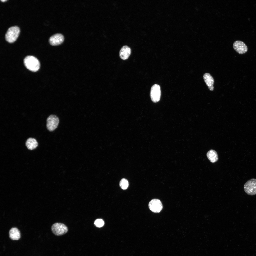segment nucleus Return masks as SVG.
<instances>
[{
	"instance_id": "obj_1",
	"label": "nucleus",
	"mask_w": 256,
	"mask_h": 256,
	"mask_svg": "<svg viewBox=\"0 0 256 256\" xmlns=\"http://www.w3.org/2000/svg\"><path fill=\"white\" fill-rule=\"evenodd\" d=\"M24 62L26 68L29 70L36 72L39 69L40 62L36 57L32 56H28L24 59Z\"/></svg>"
},
{
	"instance_id": "obj_2",
	"label": "nucleus",
	"mask_w": 256,
	"mask_h": 256,
	"mask_svg": "<svg viewBox=\"0 0 256 256\" xmlns=\"http://www.w3.org/2000/svg\"><path fill=\"white\" fill-rule=\"evenodd\" d=\"M20 30L17 26H12L8 28L5 35L6 41L9 43L14 42L18 36Z\"/></svg>"
},
{
	"instance_id": "obj_3",
	"label": "nucleus",
	"mask_w": 256,
	"mask_h": 256,
	"mask_svg": "<svg viewBox=\"0 0 256 256\" xmlns=\"http://www.w3.org/2000/svg\"><path fill=\"white\" fill-rule=\"evenodd\" d=\"M53 233L56 236H61L66 234L68 232V228L64 224L56 223L53 224L51 228Z\"/></svg>"
},
{
	"instance_id": "obj_4",
	"label": "nucleus",
	"mask_w": 256,
	"mask_h": 256,
	"mask_svg": "<svg viewBox=\"0 0 256 256\" xmlns=\"http://www.w3.org/2000/svg\"><path fill=\"white\" fill-rule=\"evenodd\" d=\"M245 192L250 195L256 194V179L252 178L247 181L244 184Z\"/></svg>"
},
{
	"instance_id": "obj_5",
	"label": "nucleus",
	"mask_w": 256,
	"mask_h": 256,
	"mask_svg": "<svg viewBox=\"0 0 256 256\" xmlns=\"http://www.w3.org/2000/svg\"><path fill=\"white\" fill-rule=\"evenodd\" d=\"M46 127L50 131L54 130L57 127L59 120L58 118L55 115H51L47 118L46 121Z\"/></svg>"
},
{
	"instance_id": "obj_6",
	"label": "nucleus",
	"mask_w": 256,
	"mask_h": 256,
	"mask_svg": "<svg viewBox=\"0 0 256 256\" xmlns=\"http://www.w3.org/2000/svg\"><path fill=\"white\" fill-rule=\"evenodd\" d=\"M161 96V91L160 86L155 84L152 87L150 91V96L152 101L154 102H158Z\"/></svg>"
},
{
	"instance_id": "obj_7",
	"label": "nucleus",
	"mask_w": 256,
	"mask_h": 256,
	"mask_svg": "<svg viewBox=\"0 0 256 256\" xmlns=\"http://www.w3.org/2000/svg\"><path fill=\"white\" fill-rule=\"evenodd\" d=\"M148 206L152 212L157 213L160 212L163 208L161 201L157 199H153L149 202Z\"/></svg>"
},
{
	"instance_id": "obj_8",
	"label": "nucleus",
	"mask_w": 256,
	"mask_h": 256,
	"mask_svg": "<svg viewBox=\"0 0 256 256\" xmlns=\"http://www.w3.org/2000/svg\"><path fill=\"white\" fill-rule=\"evenodd\" d=\"M233 48L235 51L239 54L245 53L248 50V48L243 42L237 40L235 41L233 44Z\"/></svg>"
},
{
	"instance_id": "obj_9",
	"label": "nucleus",
	"mask_w": 256,
	"mask_h": 256,
	"mask_svg": "<svg viewBox=\"0 0 256 256\" xmlns=\"http://www.w3.org/2000/svg\"><path fill=\"white\" fill-rule=\"evenodd\" d=\"M64 40V37L62 34L59 33L55 34L51 36L49 38L50 44L53 46H56L61 43Z\"/></svg>"
},
{
	"instance_id": "obj_10",
	"label": "nucleus",
	"mask_w": 256,
	"mask_h": 256,
	"mask_svg": "<svg viewBox=\"0 0 256 256\" xmlns=\"http://www.w3.org/2000/svg\"><path fill=\"white\" fill-rule=\"evenodd\" d=\"M131 53V50L130 47L125 45L123 46L119 52V56L123 60L127 59L130 56Z\"/></svg>"
},
{
	"instance_id": "obj_11",
	"label": "nucleus",
	"mask_w": 256,
	"mask_h": 256,
	"mask_svg": "<svg viewBox=\"0 0 256 256\" xmlns=\"http://www.w3.org/2000/svg\"><path fill=\"white\" fill-rule=\"evenodd\" d=\"M205 82L208 86L209 89L213 91L214 89L213 84L214 83V79L211 75L208 73H205L203 76Z\"/></svg>"
},
{
	"instance_id": "obj_12",
	"label": "nucleus",
	"mask_w": 256,
	"mask_h": 256,
	"mask_svg": "<svg viewBox=\"0 0 256 256\" xmlns=\"http://www.w3.org/2000/svg\"><path fill=\"white\" fill-rule=\"evenodd\" d=\"M9 234L10 238L13 240H18L21 237L20 232L16 227L12 228L9 230Z\"/></svg>"
},
{
	"instance_id": "obj_13",
	"label": "nucleus",
	"mask_w": 256,
	"mask_h": 256,
	"mask_svg": "<svg viewBox=\"0 0 256 256\" xmlns=\"http://www.w3.org/2000/svg\"><path fill=\"white\" fill-rule=\"evenodd\" d=\"M25 145L29 150H32L35 149L38 146V143L34 138H29L26 141Z\"/></svg>"
},
{
	"instance_id": "obj_14",
	"label": "nucleus",
	"mask_w": 256,
	"mask_h": 256,
	"mask_svg": "<svg viewBox=\"0 0 256 256\" xmlns=\"http://www.w3.org/2000/svg\"><path fill=\"white\" fill-rule=\"evenodd\" d=\"M207 156L210 161L212 163L216 162L218 160V156L217 152L215 150H211L207 154Z\"/></svg>"
},
{
	"instance_id": "obj_15",
	"label": "nucleus",
	"mask_w": 256,
	"mask_h": 256,
	"mask_svg": "<svg viewBox=\"0 0 256 256\" xmlns=\"http://www.w3.org/2000/svg\"><path fill=\"white\" fill-rule=\"evenodd\" d=\"M119 185L122 189L125 190L128 187L129 183L127 180L123 178L120 181Z\"/></svg>"
},
{
	"instance_id": "obj_16",
	"label": "nucleus",
	"mask_w": 256,
	"mask_h": 256,
	"mask_svg": "<svg viewBox=\"0 0 256 256\" xmlns=\"http://www.w3.org/2000/svg\"><path fill=\"white\" fill-rule=\"evenodd\" d=\"M94 224L96 227H101L104 225V221L102 219H98L95 221Z\"/></svg>"
},
{
	"instance_id": "obj_17",
	"label": "nucleus",
	"mask_w": 256,
	"mask_h": 256,
	"mask_svg": "<svg viewBox=\"0 0 256 256\" xmlns=\"http://www.w3.org/2000/svg\"><path fill=\"white\" fill-rule=\"evenodd\" d=\"M6 0H0V1L2 2H4L6 1Z\"/></svg>"
}]
</instances>
